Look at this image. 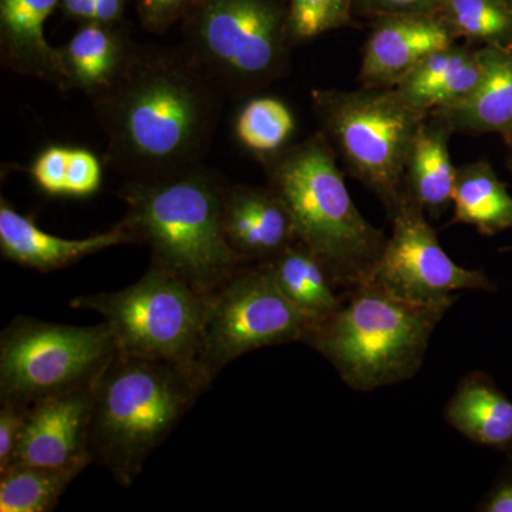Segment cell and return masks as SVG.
<instances>
[{"label":"cell","instance_id":"cell-1","mask_svg":"<svg viewBox=\"0 0 512 512\" xmlns=\"http://www.w3.org/2000/svg\"><path fill=\"white\" fill-rule=\"evenodd\" d=\"M224 99L183 45H138L119 80L92 100L107 138L106 163L128 180L202 164Z\"/></svg>","mask_w":512,"mask_h":512},{"label":"cell","instance_id":"cell-2","mask_svg":"<svg viewBox=\"0 0 512 512\" xmlns=\"http://www.w3.org/2000/svg\"><path fill=\"white\" fill-rule=\"evenodd\" d=\"M227 181L204 165L146 180H127L124 225L151 248V265L202 293L214 292L248 265L225 238Z\"/></svg>","mask_w":512,"mask_h":512},{"label":"cell","instance_id":"cell-3","mask_svg":"<svg viewBox=\"0 0 512 512\" xmlns=\"http://www.w3.org/2000/svg\"><path fill=\"white\" fill-rule=\"evenodd\" d=\"M211 384L197 367L117 353L94 393L93 463L121 487H131Z\"/></svg>","mask_w":512,"mask_h":512},{"label":"cell","instance_id":"cell-4","mask_svg":"<svg viewBox=\"0 0 512 512\" xmlns=\"http://www.w3.org/2000/svg\"><path fill=\"white\" fill-rule=\"evenodd\" d=\"M268 187L291 212L298 241L348 292L373 276L387 235L357 210L326 138L320 133L261 161Z\"/></svg>","mask_w":512,"mask_h":512},{"label":"cell","instance_id":"cell-5","mask_svg":"<svg viewBox=\"0 0 512 512\" xmlns=\"http://www.w3.org/2000/svg\"><path fill=\"white\" fill-rule=\"evenodd\" d=\"M454 303L414 302L370 278L343 293L338 311L309 328L303 342L350 389L373 392L419 373L431 335Z\"/></svg>","mask_w":512,"mask_h":512},{"label":"cell","instance_id":"cell-6","mask_svg":"<svg viewBox=\"0 0 512 512\" xmlns=\"http://www.w3.org/2000/svg\"><path fill=\"white\" fill-rule=\"evenodd\" d=\"M181 29L185 50L225 97L255 96L291 69L286 0H200Z\"/></svg>","mask_w":512,"mask_h":512},{"label":"cell","instance_id":"cell-7","mask_svg":"<svg viewBox=\"0 0 512 512\" xmlns=\"http://www.w3.org/2000/svg\"><path fill=\"white\" fill-rule=\"evenodd\" d=\"M319 133L346 170L393 214L404 195V171L417 131L429 114L396 89H316Z\"/></svg>","mask_w":512,"mask_h":512},{"label":"cell","instance_id":"cell-8","mask_svg":"<svg viewBox=\"0 0 512 512\" xmlns=\"http://www.w3.org/2000/svg\"><path fill=\"white\" fill-rule=\"evenodd\" d=\"M116 355L106 322L76 326L16 316L0 335V402L30 407L93 386Z\"/></svg>","mask_w":512,"mask_h":512},{"label":"cell","instance_id":"cell-9","mask_svg":"<svg viewBox=\"0 0 512 512\" xmlns=\"http://www.w3.org/2000/svg\"><path fill=\"white\" fill-rule=\"evenodd\" d=\"M208 305L210 295L154 265L128 288L79 296L70 302L73 309L103 316L116 340L117 353L197 369Z\"/></svg>","mask_w":512,"mask_h":512},{"label":"cell","instance_id":"cell-10","mask_svg":"<svg viewBox=\"0 0 512 512\" xmlns=\"http://www.w3.org/2000/svg\"><path fill=\"white\" fill-rule=\"evenodd\" d=\"M309 322L285 298L265 262L238 269L210 293L197 366L210 382L254 350L303 342Z\"/></svg>","mask_w":512,"mask_h":512},{"label":"cell","instance_id":"cell-11","mask_svg":"<svg viewBox=\"0 0 512 512\" xmlns=\"http://www.w3.org/2000/svg\"><path fill=\"white\" fill-rule=\"evenodd\" d=\"M426 212L404 192L390 215L387 237L373 279L420 303L458 301V291L494 292L495 285L481 269H467L448 256Z\"/></svg>","mask_w":512,"mask_h":512},{"label":"cell","instance_id":"cell-12","mask_svg":"<svg viewBox=\"0 0 512 512\" xmlns=\"http://www.w3.org/2000/svg\"><path fill=\"white\" fill-rule=\"evenodd\" d=\"M96 384L33 403L13 464L80 471L92 464L89 434Z\"/></svg>","mask_w":512,"mask_h":512},{"label":"cell","instance_id":"cell-13","mask_svg":"<svg viewBox=\"0 0 512 512\" xmlns=\"http://www.w3.org/2000/svg\"><path fill=\"white\" fill-rule=\"evenodd\" d=\"M359 82L370 89H393L426 57L454 45L439 13H397L369 20Z\"/></svg>","mask_w":512,"mask_h":512},{"label":"cell","instance_id":"cell-14","mask_svg":"<svg viewBox=\"0 0 512 512\" xmlns=\"http://www.w3.org/2000/svg\"><path fill=\"white\" fill-rule=\"evenodd\" d=\"M222 222L229 247L248 264L268 261L298 241L291 212L271 187L228 184Z\"/></svg>","mask_w":512,"mask_h":512},{"label":"cell","instance_id":"cell-15","mask_svg":"<svg viewBox=\"0 0 512 512\" xmlns=\"http://www.w3.org/2000/svg\"><path fill=\"white\" fill-rule=\"evenodd\" d=\"M137 244L123 221L89 238L66 239L43 231L20 214L6 198L0 200V252L5 259L39 272H53L119 245Z\"/></svg>","mask_w":512,"mask_h":512},{"label":"cell","instance_id":"cell-16","mask_svg":"<svg viewBox=\"0 0 512 512\" xmlns=\"http://www.w3.org/2000/svg\"><path fill=\"white\" fill-rule=\"evenodd\" d=\"M137 47L124 22L82 23L66 45L57 47L66 93L100 96L119 80Z\"/></svg>","mask_w":512,"mask_h":512},{"label":"cell","instance_id":"cell-17","mask_svg":"<svg viewBox=\"0 0 512 512\" xmlns=\"http://www.w3.org/2000/svg\"><path fill=\"white\" fill-rule=\"evenodd\" d=\"M62 0H0V60L6 69L33 77L66 93L57 47L45 25Z\"/></svg>","mask_w":512,"mask_h":512},{"label":"cell","instance_id":"cell-18","mask_svg":"<svg viewBox=\"0 0 512 512\" xmlns=\"http://www.w3.org/2000/svg\"><path fill=\"white\" fill-rule=\"evenodd\" d=\"M485 72L484 46L454 43L426 57L394 89L413 109L431 114L468 99Z\"/></svg>","mask_w":512,"mask_h":512},{"label":"cell","instance_id":"cell-19","mask_svg":"<svg viewBox=\"0 0 512 512\" xmlns=\"http://www.w3.org/2000/svg\"><path fill=\"white\" fill-rule=\"evenodd\" d=\"M485 47L483 83L468 99L434 111L453 133L498 134L512 151V47Z\"/></svg>","mask_w":512,"mask_h":512},{"label":"cell","instance_id":"cell-20","mask_svg":"<svg viewBox=\"0 0 512 512\" xmlns=\"http://www.w3.org/2000/svg\"><path fill=\"white\" fill-rule=\"evenodd\" d=\"M444 419L477 446L512 451V402L487 373L476 370L458 382Z\"/></svg>","mask_w":512,"mask_h":512},{"label":"cell","instance_id":"cell-21","mask_svg":"<svg viewBox=\"0 0 512 512\" xmlns=\"http://www.w3.org/2000/svg\"><path fill=\"white\" fill-rule=\"evenodd\" d=\"M451 134L446 121L429 114L417 131L404 171V192L433 218L453 204L457 167L448 146Z\"/></svg>","mask_w":512,"mask_h":512},{"label":"cell","instance_id":"cell-22","mask_svg":"<svg viewBox=\"0 0 512 512\" xmlns=\"http://www.w3.org/2000/svg\"><path fill=\"white\" fill-rule=\"evenodd\" d=\"M286 299L308 320L309 328L329 319L343 303L326 266L301 241L265 261Z\"/></svg>","mask_w":512,"mask_h":512},{"label":"cell","instance_id":"cell-23","mask_svg":"<svg viewBox=\"0 0 512 512\" xmlns=\"http://www.w3.org/2000/svg\"><path fill=\"white\" fill-rule=\"evenodd\" d=\"M450 224L471 225L484 237L512 229V195L488 161L457 167Z\"/></svg>","mask_w":512,"mask_h":512},{"label":"cell","instance_id":"cell-24","mask_svg":"<svg viewBox=\"0 0 512 512\" xmlns=\"http://www.w3.org/2000/svg\"><path fill=\"white\" fill-rule=\"evenodd\" d=\"M232 130L239 146L261 163L293 144L295 114L284 100L255 94L239 107Z\"/></svg>","mask_w":512,"mask_h":512},{"label":"cell","instance_id":"cell-25","mask_svg":"<svg viewBox=\"0 0 512 512\" xmlns=\"http://www.w3.org/2000/svg\"><path fill=\"white\" fill-rule=\"evenodd\" d=\"M80 473L74 468L13 464L0 473V511H53Z\"/></svg>","mask_w":512,"mask_h":512},{"label":"cell","instance_id":"cell-26","mask_svg":"<svg viewBox=\"0 0 512 512\" xmlns=\"http://www.w3.org/2000/svg\"><path fill=\"white\" fill-rule=\"evenodd\" d=\"M454 39L511 49L512 9L504 0H444L437 10Z\"/></svg>","mask_w":512,"mask_h":512},{"label":"cell","instance_id":"cell-27","mask_svg":"<svg viewBox=\"0 0 512 512\" xmlns=\"http://www.w3.org/2000/svg\"><path fill=\"white\" fill-rule=\"evenodd\" d=\"M289 35L293 47L306 45L318 37L346 28L353 22L355 0H286Z\"/></svg>","mask_w":512,"mask_h":512},{"label":"cell","instance_id":"cell-28","mask_svg":"<svg viewBox=\"0 0 512 512\" xmlns=\"http://www.w3.org/2000/svg\"><path fill=\"white\" fill-rule=\"evenodd\" d=\"M69 151V147L50 146L40 151L33 161L29 174L43 194L49 197H66Z\"/></svg>","mask_w":512,"mask_h":512},{"label":"cell","instance_id":"cell-29","mask_svg":"<svg viewBox=\"0 0 512 512\" xmlns=\"http://www.w3.org/2000/svg\"><path fill=\"white\" fill-rule=\"evenodd\" d=\"M103 168L96 154L87 148H70L67 164L66 197L89 198L100 190Z\"/></svg>","mask_w":512,"mask_h":512},{"label":"cell","instance_id":"cell-30","mask_svg":"<svg viewBox=\"0 0 512 512\" xmlns=\"http://www.w3.org/2000/svg\"><path fill=\"white\" fill-rule=\"evenodd\" d=\"M200 0H134L141 26L154 35H164L181 25Z\"/></svg>","mask_w":512,"mask_h":512},{"label":"cell","instance_id":"cell-31","mask_svg":"<svg viewBox=\"0 0 512 512\" xmlns=\"http://www.w3.org/2000/svg\"><path fill=\"white\" fill-rule=\"evenodd\" d=\"M29 407L0 402V473L8 470L18 451Z\"/></svg>","mask_w":512,"mask_h":512},{"label":"cell","instance_id":"cell-32","mask_svg":"<svg viewBox=\"0 0 512 512\" xmlns=\"http://www.w3.org/2000/svg\"><path fill=\"white\" fill-rule=\"evenodd\" d=\"M444 0H355V19L369 20L397 13H436Z\"/></svg>","mask_w":512,"mask_h":512},{"label":"cell","instance_id":"cell-33","mask_svg":"<svg viewBox=\"0 0 512 512\" xmlns=\"http://www.w3.org/2000/svg\"><path fill=\"white\" fill-rule=\"evenodd\" d=\"M477 511L512 512V463L505 467L493 487L478 503Z\"/></svg>","mask_w":512,"mask_h":512},{"label":"cell","instance_id":"cell-34","mask_svg":"<svg viewBox=\"0 0 512 512\" xmlns=\"http://www.w3.org/2000/svg\"><path fill=\"white\" fill-rule=\"evenodd\" d=\"M94 8H96V0H62L60 2V10L64 18L73 20L79 25L93 22Z\"/></svg>","mask_w":512,"mask_h":512},{"label":"cell","instance_id":"cell-35","mask_svg":"<svg viewBox=\"0 0 512 512\" xmlns=\"http://www.w3.org/2000/svg\"><path fill=\"white\" fill-rule=\"evenodd\" d=\"M500 252H512V247H504L500 249Z\"/></svg>","mask_w":512,"mask_h":512},{"label":"cell","instance_id":"cell-36","mask_svg":"<svg viewBox=\"0 0 512 512\" xmlns=\"http://www.w3.org/2000/svg\"><path fill=\"white\" fill-rule=\"evenodd\" d=\"M508 168H510L512 173V156L510 157V160H508Z\"/></svg>","mask_w":512,"mask_h":512},{"label":"cell","instance_id":"cell-37","mask_svg":"<svg viewBox=\"0 0 512 512\" xmlns=\"http://www.w3.org/2000/svg\"><path fill=\"white\" fill-rule=\"evenodd\" d=\"M504 2L512 9V0H504Z\"/></svg>","mask_w":512,"mask_h":512}]
</instances>
